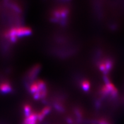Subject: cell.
<instances>
[{"label": "cell", "mask_w": 124, "mask_h": 124, "mask_svg": "<svg viewBox=\"0 0 124 124\" xmlns=\"http://www.w3.org/2000/svg\"><path fill=\"white\" fill-rule=\"evenodd\" d=\"M32 33V30L27 26H16L7 30L4 36L10 41L15 42L19 38L29 36Z\"/></svg>", "instance_id": "1"}, {"label": "cell", "mask_w": 124, "mask_h": 124, "mask_svg": "<svg viewBox=\"0 0 124 124\" xmlns=\"http://www.w3.org/2000/svg\"><path fill=\"white\" fill-rule=\"evenodd\" d=\"M29 91L34 99H43L46 95V83L41 80L34 81L30 85Z\"/></svg>", "instance_id": "2"}, {"label": "cell", "mask_w": 124, "mask_h": 124, "mask_svg": "<svg viewBox=\"0 0 124 124\" xmlns=\"http://www.w3.org/2000/svg\"><path fill=\"white\" fill-rule=\"evenodd\" d=\"M69 10L66 7L59 8L54 10L52 14L51 18L54 21L65 23L66 21L67 18L68 16Z\"/></svg>", "instance_id": "3"}, {"label": "cell", "mask_w": 124, "mask_h": 124, "mask_svg": "<svg viewBox=\"0 0 124 124\" xmlns=\"http://www.w3.org/2000/svg\"><path fill=\"white\" fill-rule=\"evenodd\" d=\"M105 85L101 89V93L103 96L110 95L115 97L117 95L118 91L114 85L110 82L109 80L105 81Z\"/></svg>", "instance_id": "4"}, {"label": "cell", "mask_w": 124, "mask_h": 124, "mask_svg": "<svg viewBox=\"0 0 124 124\" xmlns=\"http://www.w3.org/2000/svg\"><path fill=\"white\" fill-rule=\"evenodd\" d=\"M113 63L110 60H105L101 61L99 63L98 67L100 71H102L104 73H107L110 70H111Z\"/></svg>", "instance_id": "5"}, {"label": "cell", "mask_w": 124, "mask_h": 124, "mask_svg": "<svg viewBox=\"0 0 124 124\" xmlns=\"http://www.w3.org/2000/svg\"><path fill=\"white\" fill-rule=\"evenodd\" d=\"M41 68V66L39 64H36L31 67L29 71L27 73V78L30 80H32L35 79L38 73L39 72Z\"/></svg>", "instance_id": "6"}, {"label": "cell", "mask_w": 124, "mask_h": 124, "mask_svg": "<svg viewBox=\"0 0 124 124\" xmlns=\"http://www.w3.org/2000/svg\"><path fill=\"white\" fill-rule=\"evenodd\" d=\"M38 122L37 113L33 112L30 115L26 116L23 123L25 124H37Z\"/></svg>", "instance_id": "7"}, {"label": "cell", "mask_w": 124, "mask_h": 124, "mask_svg": "<svg viewBox=\"0 0 124 124\" xmlns=\"http://www.w3.org/2000/svg\"><path fill=\"white\" fill-rule=\"evenodd\" d=\"M50 111H51V108L46 106L42 108L40 112L37 113L38 122H41L42 121L45 117V116L47 115Z\"/></svg>", "instance_id": "8"}, {"label": "cell", "mask_w": 124, "mask_h": 124, "mask_svg": "<svg viewBox=\"0 0 124 124\" xmlns=\"http://www.w3.org/2000/svg\"><path fill=\"white\" fill-rule=\"evenodd\" d=\"M11 85L8 82H4L0 84V92L3 94H7L12 91Z\"/></svg>", "instance_id": "9"}, {"label": "cell", "mask_w": 124, "mask_h": 124, "mask_svg": "<svg viewBox=\"0 0 124 124\" xmlns=\"http://www.w3.org/2000/svg\"><path fill=\"white\" fill-rule=\"evenodd\" d=\"M23 111L25 114V116H28L32 113V108L30 104H25L23 107Z\"/></svg>", "instance_id": "10"}, {"label": "cell", "mask_w": 124, "mask_h": 124, "mask_svg": "<svg viewBox=\"0 0 124 124\" xmlns=\"http://www.w3.org/2000/svg\"><path fill=\"white\" fill-rule=\"evenodd\" d=\"M81 86L85 91H88L91 87V84L87 80H83L81 83Z\"/></svg>", "instance_id": "11"}, {"label": "cell", "mask_w": 124, "mask_h": 124, "mask_svg": "<svg viewBox=\"0 0 124 124\" xmlns=\"http://www.w3.org/2000/svg\"><path fill=\"white\" fill-rule=\"evenodd\" d=\"M98 124H111L110 122H108V120L104 118H100L98 120Z\"/></svg>", "instance_id": "12"}, {"label": "cell", "mask_w": 124, "mask_h": 124, "mask_svg": "<svg viewBox=\"0 0 124 124\" xmlns=\"http://www.w3.org/2000/svg\"></svg>", "instance_id": "13"}]
</instances>
